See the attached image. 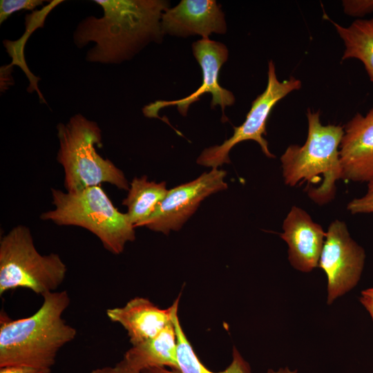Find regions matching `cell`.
Segmentation results:
<instances>
[{
  "label": "cell",
  "mask_w": 373,
  "mask_h": 373,
  "mask_svg": "<svg viewBox=\"0 0 373 373\" xmlns=\"http://www.w3.org/2000/svg\"><path fill=\"white\" fill-rule=\"evenodd\" d=\"M301 82L291 76L288 79L279 81L274 62L268 63L267 84L265 90L251 102V106L244 122L233 126V134L222 144L204 149L197 158L198 164L218 169L224 164L231 162L229 153L237 144L246 140H254L260 146L263 153L269 158H274L264 138L266 124L274 106L290 93L299 90Z\"/></svg>",
  "instance_id": "cell-7"
},
{
  "label": "cell",
  "mask_w": 373,
  "mask_h": 373,
  "mask_svg": "<svg viewBox=\"0 0 373 373\" xmlns=\"http://www.w3.org/2000/svg\"><path fill=\"white\" fill-rule=\"evenodd\" d=\"M167 192L165 182L150 181L146 175L132 180L122 204L127 207L126 213L135 228L142 227Z\"/></svg>",
  "instance_id": "cell-17"
},
{
  "label": "cell",
  "mask_w": 373,
  "mask_h": 373,
  "mask_svg": "<svg viewBox=\"0 0 373 373\" xmlns=\"http://www.w3.org/2000/svg\"><path fill=\"white\" fill-rule=\"evenodd\" d=\"M339 154L342 179L373 178V106L365 116L357 113L344 126Z\"/></svg>",
  "instance_id": "cell-12"
},
{
  "label": "cell",
  "mask_w": 373,
  "mask_h": 373,
  "mask_svg": "<svg viewBox=\"0 0 373 373\" xmlns=\"http://www.w3.org/2000/svg\"><path fill=\"white\" fill-rule=\"evenodd\" d=\"M307 137L303 146H289L280 157L286 184L294 186L307 182L321 185L307 191L316 203L323 204L335 195V182L341 178L338 148L344 135V126L322 124L320 113L307 108Z\"/></svg>",
  "instance_id": "cell-3"
},
{
  "label": "cell",
  "mask_w": 373,
  "mask_h": 373,
  "mask_svg": "<svg viewBox=\"0 0 373 373\" xmlns=\"http://www.w3.org/2000/svg\"><path fill=\"white\" fill-rule=\"evenodd\" d=\"M103 16L86 17L73 34L79 48L95 44L86 55L89 62L117 64L131 59L151 42L162 41L161 18L170 3L164 0H94Z\"/></svg>",
  "instance_id": "cell-1"
},
{
  "label": "cell",
  "mask_w": 373,
  "mask_h": 373,
  "mask_svg": "<svg viewBox=\"0 0 373 373\" xmlns=\"http://www.w3.org/2000/svg\"><path fill=\"white\" fill-rule=\"evenodd\" d=\"M227 172L211 169L196 179L175 186L168 192L152 215L142 224L151 231L166 235L180 230L209 195L225 190Z\"/></svg>",
  "instance_id": "cell-8"
},
{
  "label": "cell",
  "mask_w": 373,
  "mask_h": 373,
  "mask_svg": "<svg viewBox=\"0 0 373 373\" xmlns=\"http://www.w3.org/2000/svg\"><path fill=\"white\" fill-rule=\"evenodd\" d=\"M359 300L368 312L373 321V287L362 291Z\"/></svg>",
  "instance_id": "cell-24"
},
{
  "label": "cell",
  "mask_w": 373,
  "mask_h": 373,
  "mask_svg": "<svg viewBox=\"0 0 373 373\" xmlns=\"http://www.w3.org/2000/svg\"><path fill=\"white\" fill-rule=\"evenodd\" d=\"M344 12L352 17H361L373 12V0H343Z\"/></svg>",
  "instance_id": "cell-21"
},
{
  "label": "cell",
  "mask_w": 373,
  "mask_h": 373,
  "mask_svg": "<svg viewBox=\"0 0 373 373\" xmlns=\"http://www.w3.org/2000/svg\"><path fill=\"white\" fill-rule=\"evenodd\" d=\"M59 149L57 160L64 169L67 192L108 183L128 191L123 171L110 160L100 156L95 144L102 146V131L97 123L80 113L57 125Z\"/></svg>",
  "instance_id": "cell-5"
},
{
  "label": "cell",
  "mask_w": 373,
  "mask_h": 373,
  "mask_svg": "<svg viewBox=\"0 0 373 373\" xmlns=\"http://www.w3.org/2000/svg\"><path fill=\"white\" fill-rule=\"evenodd\" d=\"M180 298L166 309L160 308L146 298L135 297L123 307L108 309L106 315L127 332L132 345L143 343L158 334L173 323Z\"/></svg>",
  "instance_id": "cell-14"
},
{
  "label": "cell",
  "mask_w": 373,
  "mask_h": 373,
  "mask_svg": "<svg viewBox=\"0 0 373 373\" xmlns=\"http://www.w3.org/2000/svg\"><path fill=\"white\" fill-rule=\"evenodd\" d=\"M173 321L177 336L178 370H169L165 367H154L146 368L141 373H252L249 364L235 347L233 348L232 361L227 368L218 372L209 370L200 361L184 334L178 311L173 315Z\"/></svg>",
  "instance_id": "cell-16"
},
{
  "label": "cell",
  "mask_w": 373,
  "mask_h": 373,
  "mask_svg": "<svg viewBox=\"0 0 373 373\" xmlns=\"http://www.w3.org/2000/svg\"><path fill=\"white\" fill-rule=\"evenodd\" d=\"M330 21L344 43L342 60H359L373 82V18L356 19L347 27Z\"/></svg>",
  "instance_id": "cell-18"
},
{
  "label": "cell",
  "mask_w": 373,
  "mask_h": 373,
  "mask_svg": "<svg viewBox=\"0 0 373 373\" xmlns=\"http://www.w3.org/2000/svg\"><path fill=\"white\" fill-rule=\"evenodd\" d=\"M123 358L140 372L154 367L178 370L177 336L173 321L153 338L132 345Z\"/></svg>",
  "instance_id": "cell-15"
},
{
  "label": "cell",
  "mask_w": 373,
  "mask_h": 373,
  "mask_svg": "<svg viewBox=\"0 0 373 373\" xmlns=\"http://www.w3.org/2000/svg\"><path fill=\"white\" fill-rule=\"evenodd\" d=\"M365 259L364 249L351 238L345 224L338 220L332 222L318 265L327 278V304L356 285Z\"/></svg>",
  "instance_id": "cell-9"
},
{
  "label": "cell",
  "mask_w": 373,
  "mask_h": 373,
  "mask_svg": "<svg viewBox=\"0 0 373 373\" xmlns=\"http://www.w3.org/2000/svg\"><path fill=\"white\" fill-rule=\"evenodd\" d=\"M42 296L41 306L28 317L12 319L1 310L0 367L51 368L60 349L75 338V328L62 318L70 302L67 291H52Z\"/></svg>",
  "instance_id": "cell-2"
},
{
  "label": "cell",
  "mask_w": 373,
  "mask_h": 373,
  "mask_svg": "<svg viewBox=\"0 0 373 373\" xmlns=\"http://www.w3.org/2000/svg\"><path fill=\"white\" fill-rule=\"evenodd\" d=\"M162 34L180 37L212 33L224 34L227 23L220 6L215 0H182L167 8L161 18Z\"/></svg>",
  "instance_id": "cell-11"
},
{
  "label": "cell",
  "mask_w": 373,
  "mask_h": 373,
  "mask_svg": "<svg viewBox=\"0 0 373 373\" xmlns=\"http://www.w3.org/2000/svg\"><path fill=\"white\" fill-rule=\"evenodd\" d=\"M42 0H1L0 1V23L6 21L12 13L21 10H31L43 5Z\"/></svg>",
  "instance_id": "cell-19"
},
{
  "label": "cell",
  "mask_w": 373,
  "mask_h": 373,
  "mask_svg": "<svg viewBox=\"0 0 373 373\" xmlns=\"http://www.w3.org/2000/svg\"><path fill=\"white\" fill-rule=\"evenodd\" d=\"M193 54L201 67L202 84L191 95L175 100H159L149 104L143 108V113L148 117H159V111L167 106H176L179 113L186 116L189 106L200 99L205 93L212 97L211 108L219 105L222 108V121L227 120L224 114L226 106L234 104L236 99L229 90L219 84V75L222 66L227 61L229 51L227 46L209 38H202L192 44Z\"/></svg>",
  "instance_id": "cell-10"
},
{
  "label": "cell",
  "mask_w": 373,
  "mask_h": 373,
  "mask_svg": "<svg viewBox=\"0 0 373 373\" xmlns=\"http://www.w3.org/2000/svg\"><path fill=\"white\" fill-rule=\"evenodd\" d=\"M89 373H141L133 368L123 358L119 363L114 366H107L101 368H97Z\"/></svg>",
  "instance_id": "cell-22"
},
{
  "label": "cell",
  "mask_w": 373,
  "mask_h": 373,
  "mask_svg": "<svg viewBox=\"0 0 373 373\" xmlns=\"http://www.w3.org/2000/svg\"><path fill=\"white\" fill-rule=\"evenodd\" d=\"M0 373H52L51 368L25 365H10L0 367Z\"/></svg>",
  "instance_id": "cell-23"
},
{
  "label": "cell",
  "mask_w": 373,
  "mask_h": 373,
  "mask_svg": "<svg viewBox=\"0 0 373 373\" xmlns=\"http://www.w3.org/2000/svg\"><path fill=\"white\" fill-rule=\"evenodd\" d=\"M296 370H291L288 367L284 368H280L278 370H274L272 369H269L266 373H297Z\"/></svg>",
  "instance_id": "cell-25"
},
{
  "label": "cell",
  "mask_w": 373,
  "mask_h": 373,
  "mask_svg": "<svg viewBox=\"0 0 373 373\" xmlns=\"http://www.w3.org/2000/svg\"><path fill=\"white\" fill-rule=\"evenodd\" d=\"M367 193L362 197L355 198L347 204V210L351 213H373V178L368 182Z\"/></svg>",
  "instance_id": "cell-20"
},
{
  "label": "cell",
  "mask_w": 373,
  "mask_h": 373,
  "mask_svg": "<svg viewBox=\"0 0 373 373\" xmlns=\"http://www.w3.org/2000/svg\"><path fill=\"white\" fill-rule=\"evenodd\" d=\"M51 196L54 209L42 213L41 220L86 229L116 255L123 252L127 242L135 240V227L127 213L113 205L100 185L75 192L52 188Z\"/></svg>",
  "instance_id": "cell-4"
},
{
  "label": "cell",
  "mask_w": 373,
  "mask_h": 373,
  "mask_svg": "<svg viewBox=\"0 0 373 373\" xmlns=\"http://www.w3.org/2000/svg\"><path fill=\"white\" fill-rule=\"evenodd\" d=\"M67 268L59 255H41L28 227L19 224L0 240V295L26 288L43 296L64 282Z\"/></svg>",
  "instance_id": "cell-6"
},
{
  "label": "cell",
  "mask_w": 373,
  "mask_h": 373,
  "mask_svg": "<svg viewBox=\"0 0 373 373\" xmlns=\"http://www.w3.org/2000/svg\"><path fill=\"white\" fill-rule=\"evenodd\" d=\"M280 236L288 245L291 265L297 270L311 271L318 265L326 236L322 227L314 222L302 209L293 207L284 220Z\"/></svg>",
  "instance_id": "cell-13"
}]
</instances>
